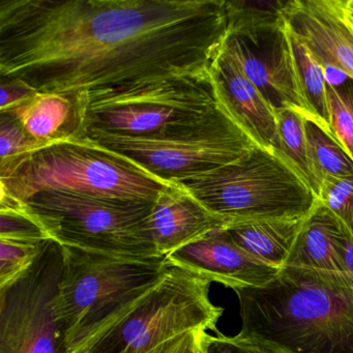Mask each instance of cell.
<instances>
[{
	"label": "cell",
	"instance_id": "cell-12",
	"mask_svg": "<svg viewBox=\"0 0 353 353\" xmlns=\"http://www.w3.org/2000/svg\"><path fill=\"white\" fill-rule=\"evenodd\" d=\"M172 265L197 272L228 288H257L274 280L280 268L268 265L243 251L224 229L214 231L166 256Z\"/></svg>",
	"mask_w": 353,
	"mask_h": 353
},
{
	"label": "cell",
	"instance_id": "cell-30",
	"mask_svg": "<svg viewBox=\"0 0 353 353\" xmlns=\"http://www.w3.org/2000/svg\"><path fill=\"white\" fill-rule=\"evenodd\" d=\"M339 6L343 17L353 30V0H339Z\"/></svg>",
	"mask_w": 353,
	"mask_h": 353
},
{
	"label": "cell",
	"instance_id": "cell-15",
	"mask_svg": "<svg viewBox=\"0 0 353 353\" xmlns=\"http://www.w3.org/2000/svg\"><path fill=\"white\" fill-rule=\"evenodd\" d=\"M229 224L175 183L167 185L157 196L150 214V231L161 257Z\"/></svg>",
	"mask_w": 353,
	"mask_h": 353
},
{
	"label": "cell",
	"instance_id": "cell-11",
	"mask_svg": "<svg viewBox=\"0 0 353 353\" xmlns=\"http://www.w3.org/2000/svg\"><path fill=\"white\" fill-rule=\"evenodd\" d=\"M224 48L276 113L294 109L313 121L299 92L286 23L228 34Z\"/></svg>",
	"mask_w": 353,
	"mask_h": 353
},
{
	"label": "cell",
	"instance_id": "cell-32",
	"mask_svg": "<svg viewBox=\"0 0 353 353\" xmlns=\"http://www.w3.org/2000/svg\"><path fill=\"white\" fill-rule=\"evenodd\" d=\"M343 282L346 283L349 286L353 287V276L352 278L347 279V280H343Z\"/></svg>",
	"mask_w": 353,
	"mask_h": 353
},
{
	"label": "cell",
	"instance_id": "cell-21",
	"mask_svg": "<svg viewBox=\"0 0 353 353\" xmlns=\"http://www.w3.org/2000/svg\"><path fill=\"white\" fill-rule=\"evenodd\" d=\"M305 127L312 166L320 185L325 179L352 176V158L334 136L312 119H305Z\"/></svg>",
	"mask_w": 353,
	"mask_h": 353
},
{
	"label": "cell",
	"instance_id": "cell-4",
	"mask_svg": "<svg viewBox=\"0 0 353 353\" xmlns=\"http://www.w3.org/2000/svg\"><path fill=\"white\" fill-rule=\"evenodd\" d=\"M171 183L88 138L51 142L0 166L1 196L20 203L43 192L154 201Z\"/></svg>",
	"mask_w": 353,
	"mask_h": 353
},
{
	"label": "cell",
	"instance_id": "cell-27",
	"mask_svg": "<svg viewBox=\"0 0 353 353\" xmlns=\"http://www.w3.org/2000/svg\"><path fill=\"white\" fill-rule=\"evenodd\" d=\"M208 334V330H191L170 339L144 353H204Z\"/></svg>",
	"mask_w": 353,
	"mask_h": 353
},
{
	"label": "cell",
	"instance_id": "cell-18",
	"mask_svg": "<svg viewBox=\"0 0 353 353\" xmlns=\"http://www.w3.org/2000/svg\"><path fill=\"white\" fill-rule=\"evenodd\" d=\"M307 216L236 221L225 227L224 231L243 251L281 270L288 260Z\"/></svg>",
	"mask_w": 353,
	"mask_h": 353
},
{
	"label": "cell",
	"instance_id": "cell-25",
	"mask_svg": "<svg viewBox=\"0 0 353 353\" xmlns=\"http://www.w3.org/2000/svg\"><path fill=\"white\" fill-rule=\"evenodd\" d=\"M317 199L341 221L353 237V175L323 179Z\"/></svg>",
	"mask_w": 353,
	"mask_h": 353
},
{
	"label": "cell",
	"instance_id": "cell-23",
	"mask_svg": "<svg viewBox=\"0 0 353 353\" xmlns=\"http://www.w3.org/2000/svg\"><path fill=\"white\" fill-rule=\"evenodd\" d=\"M326 98L332 135L353 160V80L326 82Z\"/></svg>",
	"mask_w": 353,
	"mask_h": 353
},
{
	"label": "cell",
	"instance_id": "cell-22",
	"mask_svg": "<svg viewBox=\"0 0 353 353\" xmlns=\"http://www.w3.org/2000/svg\"><path fill=\"white\" fill-rule=\"evenodd\" d=\"M228 34L255 32L286 23L288 0H225Z\"/></svg>",
	"mask_w": 353,
	"mask_h": 353
},
{
	"label": "cell",
	"instance_id": "cell-7",
	"mask_svg": "<svg viewBox=\"0 0 353 353\" xmlns=\"http://www.w3.org/2000/svg\"><path fill=\"white\" fill-rule=\"evenodd\" d=\"M175 183L229 223L303 218L318 201L310 185L278 152L258 145L226 166Z\"/></svg>",
	"mask_w": 353,
	"mask_h": 353
},
{
	"label": "cell",
	"instance_id": "cell-3",
	"mask_svg": "<svg viewBox=\"0 0 353 353\" xmlns=\"http://www.w3.org/2000/svg\"><path fill=\"white\" fill-rule=\"evenodd\" d=\"M57 312L70 353H85L168 270L166 257L133 259L61 247Z\"/></svg>",
	"mask_w": 353,
	"mask_h": 353
},
{
	"label": "cell",
	"instance_id": "cell-20",
	"mask_svg": "<svg viewBox=\"0 0 353 353\" xmlns=\"http://www.w3.org/2000/svg\"><path fill=\"white\" fill-rule=\"evenodd\" d=\"M289 43L294 61L297 83L301 98L314 121L332 134L328 117L324 68L314 59L307 47L288 30Z\"/></svg>",
	"mask_w": 353,
	"mask_h": 353
},
{
	"label": "cell",
	"instance_id": "cell-31",
	"mask_svg": "<svg viewBox=\"0 0 353 353\" xmlns=\"http://www.w3.org/2000/svg\"><path fill=\"white\" fill-rule=\"evenodd\" d=\"M344 263V274H341V279L345 281L353 276V243L347 251Z\"/></svg>",
	"mask_w": 353,
	"mask_h": 353
},
{
	"label": "cell",
	"instance_id": "cell-19",
	"mask_svg": "<svg viewBox=\"0 0 353 353\" xmlns=\"http://www.w3.org/2000/svg\"><path fill=\"white\" fill-rule=\"evenodd\" d=\"M305 119H307L305 115L294 109L279 110L276 112V143L274 150L301 175L318 198L321 185L310 158L305 137Z\"/></svg>",
	"mask_w": 353,
	"mask_h": 353
},
{
	"label": "cell",
	"instance_id": "cell-14",
	"mask_svg": "<svg viewBox=\"0 0 353 353\" xmlns=\"http://www.w3.org/2000/svg\"><path fill=\"white\" fill-rule=\"evenodd\" d=\"M221 104L236 125L257 144L274 150L276 113L223 47L210 68Z\"/></svg>",
	"mask_w": 353,
	"mask_h": 353
},
{
	"label": "cell",
	"instance_id": "cell-17",
	"mask_svg": "<svg viewBox=\"0 0 353 353\" xmlns=\"http://www.w3.org/2000/svg\"><path fill=\"white\" fill-rule=\"evenodd\" d=\"M7 112L17 119L30 137L41 143L80 138L81 134L78 96L34 92Z\"/></svg>",
	"mask_w": 353,
	"mask_h": 353
},
{
	"label": "cell",
	"instance_id": "cell-5",
	"mask_svg": "<svg viewBox=\"0 0 353 353\" xmlns=\"http://www.w3.org/2000/svg\"><path fill=\"white\" fill-rule=\"evenodd\" d=\"M81 134L150 136L197 127L224 107L210 73L78 94Z\"/></svg>",
	"mask_w": 353,
	"mask_h": 353
},
{
	"label": "cell",
	"instance_id": "cell-28",
	"mask_svg": "<svg viewBox=\"0 0 353 353\" xmlns=\"http://www.w3.org/2000/svg\"><path fill=\"white\" fill-rule=\"evenodd\" d=\"M204 353H263L258 347L251 343L235 336H227L216 334L212 336L208 334Z\"/></svg>",
	"mask_w": 353,
	"mask_h": 353
},
{
	"label": "cell",
	"instance_id": "cell-1",
	"mask_svg": "<svg viewBox=\"0 0 353 353\" xmlns=\"http://www.w3.org/2000/svg\"><path fill=\"white\" fill-rule=\"evenodd\" d=\"M225 0H0V75L78 96L210 73Z\"/></svg>",
	"mask_w": 353,
	"mask_h": 353
},
{
	"label": "cell",
	"instance_id": "cell-2",
	"mask_svg": "<svg viewBox=\"0 0 353 353\" xmlns=\"http://www.w3.org/2000/svg\"><path fill=\"white\" fill-rule=\"evenodd\" d=\"M241 340L263 353H353V287L340 274L284 266L257 288L234 290Z\"/></svg>",
	"mask_w": 353,
	"mask_h": 353
},
{
	"label": "cell",
	"instance_id": "cell-8",
	"mask_svg": "<svg viewBox=\"0 0 353 353\" xmlns=\"http://www.w3.org/2000/svg\"><path fill=\"white\" fill-rule=\"evenodd\" d=\"M210 284L201 274L169 263L162 280L85 353H144L191 330L219 334L224 309L210 301Z\"/></svg>",
	"mask_w": 353,
	"mask_h": 353
},
{
	"label": "cell",
	"instance_id": "cell-10",
	"mask_svg": "<svg viewBox=\"0 0 353 353\" xmlns=\"http://www.w3.org/2000/svg\"><path fill=\"white\" fill-rule=\"evenodd\" d=\"M63 248L52 239L32 266L0 288V353H70L57 312Z\"/></svg>",
	"mask_w": 353,
	"mask_h": 353
},
{
	"label": "cell",
	"instance_id": "cell-26",
	"mask_svg": "<svg viewBox=\"0 0 353 353\" xmlns=\"http://www.w3.org/2000/svg\"><path fill=\"white\" fill-rule=\"evenodd\" d=\"M44 145L30 137L11 113H0V166Z\"/></svg>",
	"mask_w": 353,
	"mask_h": 353
},
{
	"label": "cell",
	"instance_id": "cell-24",
	"mask_svg": "<svg viewBox=\"0 0 353 353\" xmlns=\"http://www.w3.org/2000/svg\"><path fill=\"white\" fill-rule=\"evenodd\" d=\"M45 243L0 239V288L17 280L34 264Z\"/></svg>",
	"mask_w": 353,
	"mask_h": 353
},
{
	"label": "cell",
	"instance_id": "cell-29",
	"mask_svg": "<svg viewBox=\"0 0 353 353\" xmlns=\"http://www.w3.org/2000/svg\"><path fill=\"white\" fill-rule=\"evenodd\" d=\"M0 92H1L0 112H7L10 109L23 102L34 94V92L24 84L14 80L3 79V78H1Z\"/></svg>",
	"mask_w": 353,
	"mask_h": 353
},
{
	"label": "cell",
	"instance_id": "cell-16",
	"mask_svg": "<svg viewBox=\"0 0 353 353\" xmlns=\"http://www.w3.org/2000/svg\"><path fill=\"white\" fill-rule=\"evenodd\" d=\"M353 237L318 200L307 214L285 266L344 274L345 256Z\"/></svg>",
	"mask_w": 353,
	"mask_h": 353
},
{
	"label": "cell",
	"instance_id": "cell-13",
	"mask_svg": "<svg viewBox=\"0 0 353 353\" xmlns=\"http://www.w3.org/2000/svg\"><path fill=\"white\" fill-rule=\"evenodd\" d=\"M284 15L288 30L324 69L353 80V30L339 0H288Z\"/></svg>",
	"mask_w": 353,
	"mask_h": 353
},
{
	"label": "cell",
	"instance_id": "cell-9",
	"mask_svg": "<svg viewBox=\"0 0 353 353\" xmlns=\"http://www.w3.org/2000/svg\"><path fill=\"white\" fill-rule=\"evenodd\" d=\"M88 139L176 183L235 162L257 144L223 110L203 125L150 136L94 134Z\"/></svg>",
	"mask_w": 353,
	"mask_h": 353
},
{
	"label": "cell",
	"instance_id": "cell-6",
	"mask_svg": "<svg viewBox=\"0 0 353 353\" xmlns=\"http://www.w3.org/2000/svg\"><path fill=\"white\" fill-rule=\"evenodd\" d=\"M154 201L43 192L22 206L48 239L61 247L154 259L161 256L150 231Z\"/></svg>",
	"mask_w": 353,
	"mask_h": 353
}]
</instances>
